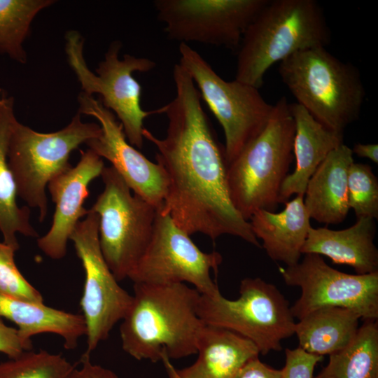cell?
Returning <instances> with one entry per match:
<instances>
[{"label":"cell","instance_id":"cell-2","mask_svg":"<svg viewBox=\"0 0 378 378\" xmlns=\"http://www.w3.org/2000/svg\"><path fill=\"white\" fill-rule=\"evenodd\" d=\"M200 293L183 283L134 284L132 302L122 319V349L134 358L155 363L197 354L205 323L197 314Z\"/></svg>","mask_w":378,"mask_h":378},{"label":"cell","instance_id":"cell-13","mask_svg":"<svg viewBox=\"0 0 378 378\" xmlns=\"http://www.w3.org/2000/svg\"><path fill=\"white\" fill-rule=\"evenodd\" d=\"M279 270L286 285L301 290L290 307L298 320L326 307L350 309L364 321L378 318V272L347 274L331 267L315 253L304 254L301 262Z\"/></svg>","mask_w":378,"mask_h":378},{"label":"cell","instance_id":"cell-26","mask_svg":"<svg viewBox=\"0 0 378 378\" xmlns=\"http://www.w3.org/2000/svg\"><path fill=\"white\" fill-rule=\"evenodd\" d=\"M52 0H0V53L24 64L27 55L22 43L31 24L42 9L54 4Z\"/></svg>","mask_w":378,"mask_h":378},{"label":"cell","instance_id":"cell-32","mask_svg":"<svg viewBox=\"0 0 378 378\" xmlns=\"http://www.w3.org/2000/svg\"><path fill=\"white\" fill-rule=\"evenodd\" d=\"M233 378H281V370L272 368L256 356L246 362Z\"/></svg>","mask_w":378,"mask_h":378},{"label":"cell","instance_id":"cell-7","mask_svg":"<svg viewBox=\"0 0 378 378\" xmlns=\"http://www.w3.org/2000/svg\"><path fill=\"white\" fill-rule=\"evenodd\" d=\"M197 309L205 324L246 337L262 355L281 351L282 340L295 335V318L288 300L275 285L259 277L243 279L239 297L234 300L220 292L201 294Z\"/></svg>","mask_w":378,"mask_h":378},{"label":"cell","instance_id":"cell-12","mask_svg":"<svg viewBox=\"0 0 378 378\" xmlns=\"http://www.w3.org/2000/svg\"><path fill=\"white\" fill-rule=\"evenodd\" d=\"M85 272L80 304L85 320L87 350L90 355L124 318L132 295L122 288L102 255L99 239V216L89 209L70 236Z\"/></svg>","mask_w":378,"mask_h":378},{"label":"cell","instance_id":"cell-21","mask_svg":"<svg viewBox=\"0 0 378 378\" xmlns=\"http://www.w3.org/2000/svg\"><path fill=\"white\" fill-rule=\"evenodd\" d=\"M197 354L193 364L176 368L178 378H233L246 362L260 352L246 337L205 324L199 336Z\"/></svg>","mask_w":378,"mask_h":378},{"label":"cell","instance_id":"cell-10","mask_svg":"<svg viewBox=\"0 0 378 378\" xmlns=\"http://www.w3.org/2000/svg\"><path fill=\"white\" fill-rule=\"evenodd\" d=\"M180 62L201 98L221 125L227 164L265 127L273 110L259 89L236 79H223L188 44L180 43Z\"/></svg>","mask_w":378,"mask_h":378},{"label":"cell","instance_id":"cell-14","mask_svg":"<svg viewBox=\"0 0 378 378\" xmlns=\"http://www.w3.org/2000/svg\"><path fill=\"white\" fill-rule=\"evenodd\" d=\"M269 0H156L168 38L238 50L247 27Z\"/></svg>","mask_w":378,"mask_h":378},{"label":"cell","instance_id":"cell-9","mask_svg":"<svg viewBox=\"0 0 378 378\" xmlns=\"http://www.w3.org/2000/svg\"><path fill=\"white\" fill-rule=\"evenodd\" d=\"M104 190L90 209L99 216L101 251L118 281L130 277L150 242L158 209L133 193L111 166L101 174Z\"/></svg>","mask_w":378,"mask_h":378},{"label":"cell","instance_id":"cell-35","mask_svg":"<svg viewBox=\"0 0 378 378\" xmlns=\"http://www.w3.org/2000/svg\"><path fill=\"white\" fill-rule=\"evenodd\" d=\"M161 361L164 366L168 378H178L176 372V368L172 365L170 359L166 356H163Z\"/></svg>","mask_w":378,"mask_h":378},{"label":"cell","instance_id":"cell-31","mask_svg":"<svg viewBox=\"0 0 378 378\" xmlns=\"http://www.w3.org/2000/svg\"><path fill=\"white\" fill-rule=\"evenodd\" d=\"M31 349L22 341L18 329L6 326L0 318V353L14 358Z\"/></svg>","mask_w":378,"mask_h":378},{"label":"cell","instance_id":"cell-24","mask_svg":"<svg viewBox=\"0 0 378 378\" xmlns=\"http://www.w3.org/2000/svg\"><path fill=\"white\" fill-rule=\"evenodd\" d=\"M360 316L340 307L314 310L295 323L299 346L312 354L330 355L348 346L356 337Z\"/></svg>","mask_w":378,"mask_h":378},{"label":"cell","instance_id":"cell-29","mask_svg":"<svg viewBox=\"0 0 378 378\" xmlns=\"http://www.w3.org/2000/svg\"><path fill=\"white\" fill-rule=\"evenodd\" d=\"M13 247L0 242V295L43 303L42 295L22 276L15 262Z\"/></svg>","mask_w":378,"mask_h":378},{"label":"cell","instance_id":"cell-19","mask_svg":"<svg viewBox=\"0 0 378 378\" xmlns=\"http://www.w3.org/2000/svg\"><path fill=\"white\" fill-rule=\"evenodd\" d=\"M344 143L332 150L309 178L304 204L310 218L327 225L341 223L350 209L348 173L354 162Z\"/></svg>","mask_w":378,"mask_h":378},{"label":"cell","instance_id":"cell-22","mask_svg":"<svg viewBox=\"0 0 378 378\" xmlns=\"http://www.w3.org/2000/svg\"><path fill=\"white\" fill-rule=\"evenodd\" d=\"M0 318L18 326L22 341L32 348L31 337L45 332L59 335L66 349H74L80 337L85 335V320L81 314L66 312L30 301L0 295Z\"/></svg>","mask_w":378,"mask_h":378},{"label":"cell","instance_id":"cell-8","mask_svg":"<svg viewBox=\"0 0 378 378\" xmlns=\"http://www.w3.org/2000/svg\"><path fill=\"white\" fill-rule=\"evenodd\" d=\"M66 52L69 65L81 85L82 92L92 96L100 95L102 105L118 117L128 142L139 149L144 144V121L160 109L146 111L141 106V88L134 78V72H148L156 64L146 57L118 55L121 43L114 41L105 54L104 59L96 69L97 74L88 68L83 57V39L76 31L66 35Z\"/></svg>","mask_w":378,"mask_h":378},{"label":"cell","instance_id":"cell-16","mask_svg":"<svg viewBox=\"0 0 378 378\" xmlns=\"http://www.w3.org/2000/svg\"><path fill=\"white\" fill-rule=\"evenodd\" d=\"M80 152L78 164L55 176L48 184L55 211L49 231L37 239V245L55 260L66 255L67 241L76 224L88 214L89 209L83 204L90 194L89 184L101 176L105 167L103 159L92 150Z\"/></svg>","mask_w":378,"mask_h":378},{"label":"cell","instance_id":"cell-20","mask_svg":"<svg viewBox=\"0 0 378 378\" xmlns=\"http://www.w3.org/2000/svg\"><path fill=\"white\" fill-rule=\"evenodd\" d=\"M279 213L260 209L250 218L251 230L262 248L274 261L292 266L300 261L307 239L310 217L304 204V196L296 195L285 204Z\"/></svg>","mask_w":378,"mask_h":378},{"label":"cell","instance_id":"cell-1","mask_svg":"<svg viewBox=\"0 0 378 378\" xmlns=\"http://www.w3.org/2000/svg\"><path fill=\"white\" fill-rule=\"evenodd\" d=\"M176 94L160 108L168 119L160 139L144 128L143 136L157 148L155 159L167 178L162 212L189 235L212 240L224 234L260 247L251 225L234 208L229 193L225 148L218 141L201 104V95L187 70L173 69Z\"/></svg>","mask_w":378,"mask_h":378},{"label":"cell","instance_id":"cell-28","mask_svg":"<svg viewBox=\"0 0 378 378\" xmlns=\"http://www.w3.org/2000/svg\"><path fill=\"white\" fill-rule=\"evenodd\" d=\"M349 208L356 218H378V179L367 164H351L348 173Z\"/></svg>","mask_w":378,"mask_h":378},{"label":"cell","instance_id":"cell-18","mask_svg":"<svg viewBox=\"0 0 378 378\" xmlns=\"http://www.w3.org/2000/svg\"><path fill=\"white\" fill-rule=\"evenodd\" d=\"M295 122L293 156L295 167L285 178L280 191V204L293 194L304 196L307 183L327 155L343 144V134L330 130L298 103L289 104Z\"/></svg>","mask_w":378,"mask_h":378},{"label":"cell","instance_id":"cell-27","mask_svg":"<svg viewBox=\"0 0 378 378\" xmlns=\"http://www.w3.org/2000/svg\"><path fill=\"white\" fill-rule=\"evenodd\" d=\"M75 367L60 354L25 351L0 363V378H73Z\"/></svg>","mask_w":378,"mask_h":378},{"label":"cell","instance_id":"cell-23","mask_svg":"<svg viewBox=\"0 0 378 378\" xmlns=\"http://www.w3.org/2000/svg\"><path fill=\"white\" fill-rule=\"evenodd\" d=\"M17 121L14 98L0 90V232L4 243L16 251L20 248L16 234L38 237V234L30 223V209L20 207L16 202L17 187L8 161L10 136Z\"/></svg>","mask_w":378,"mask_h":378},{"label":"cell","instance_id":"cell-3","mask_svg":"<svg viewBox=\"0 0 378 378\" xmlns=\"http://www.w3.org/2000/svg\"><path fill=\"white\" fill-rule=\"evenodd\" d=\"M330 37L315 0H269L243 34L234 79L259 89L274 64L309 48L326 47Z\"/></svg>","mask_w":378,"mask_h":378},{"label":"cell","instance_id":"cell-34","mask_svg":"<svg viewBox=\"0 0 378 378\" xmlns=\"http://www.w3.org/2000/svg\"><path fill=\"white\" fill-rule=\"evenodd\" d=\"M351 150L358 157L368 158L376 164L378 162V145L376 144L357 143Z\"/></svg>","mask_w":378,"mask_h":378},{"label":"cell","instance_id":"cell-30","mask_svg":"<svg viewBox=\"0 0 378 378\" xmlns=\"http://www.w3.org/2000/svg\"><path fill=\"white\" fill-rule=\"evenodd\" d=\"M285 357L281 378H314L315 366L323 360V356L308 353L300 346L286 349Z\"/></svg>","mask_w":378,"mask_h":378},{"label":"cell","instance_id":"cell-5","mask_svg":"<svg viewBox=\"0 0 378 378\" xmlns=\"http://www.w3.org/2000/svg\"><path fill=\"white\" fill-rule=\"evenodd\" d=\"M295 122L284 97L274 104L262 130L228 164L231 201L248 220L260 209L275 211L282 184L293 160Z\"/></svg>","mask_w":378,"mask_h":378},{"label":"cell","instance_id":"cell-4","mask_svg":"<svg viewBox=\"0 0 378 378\" xmlns=\"http://www.w3.org/2000/svg\"><path fill=\"white\" fill-rule=\"evenodd\" d=\"M278 71L296 103L326 128L343 134L359 118L366 95L360 71L325 46L295 52Z\"/></svg>","mask_w":378,"mask_h":378},{"label":"cell","instance_id":"cell-17","mask_svg":"<svg viewBox=\"0 0 378 378\" xmlns=\"http://www.w3.org/2000/svg\"><path fill=\"white\" fill-rule=\"evenodd\" d=\"M374 220L358 218L354 225L342 230L311 227L302 254L326 256L334 264L353 267L357 274L378 272V250L374 243L377 230Z\"/></svg>","mask_w":378,"mask_h":378},{"label":"cell","instance_id":"cell-33","mask_svg":"<svg viewBox=\"0 0 378 378\" xmlns=\"http://www.w3.org/2000/svg\"><path fill=\"white\" fill-rule=\"evenodd\" d=\"M80 362L81 366L76 368L73 378H119L112 370L92 363L89 355L84 354Z\"/></svg>","mask_w":378,"mask_h":378},{"label":"cell","instance_id":"cell-11","mask_svg":"<svg viewBox=\"0 0 378 378\" xmlns=\"http://www.w3.org/2000/svg\"><path fill=\"white\" fill-rule=\"evenodd\" d=\"M222 262L216 251H202L168 214L158 209L150 242L129 279L134 284L189 283L202 295L219 293L211 277Z\"/></svg>","mask_w":378,"mask_h":378},{"label":"cell","instance_id":"cell-6","mask_svg":"<svg viewBox=\"0 0 378 378\" xmlns=\"http://www.w3.org/2000/svg\"><path fill=\"white\" fill-rule=\"evenodd\" d=\"M78 112L63 129L50 133L34 131L18 120L14 123L8 148V161L18 195L28 206L38 208L39 221L48 213L46 188L57 175L71 167V152L101 133L99 125L83 122Z\"/></svg>","mask_w":378,"mask_h":378},{"label":"cell","instance_id":"cell-25","mask_svg":"<svg viewBox=\"0 0 378 378\" xmlns=\"http://www.w3.org/2000/svg\"><path fill=\"white\" fill-rule=\"evenodd\" d=\"M314 378H378V322L365 320L351 342L329 355Z\"/></svg>","mask_w":378,"mask_h":378},{"label":"cell","instance_id":"cell-15","mask_svg":"<svg viewBox=\"0 0 378 378\" xmlns=\"http://www.w3.org/2000/svg\"><path fill=\"white\" fill-rule=\"evenodd\" d=\"M78 100V113L94 117L101 127L100 134L85 143L89 149L109 161L133 193L158 209H162L167 188V178L162 167L128 142L122 125L99 99L82 92Z\"/></svg>","mask_w":378,"mask_h":378}]
</instances>
